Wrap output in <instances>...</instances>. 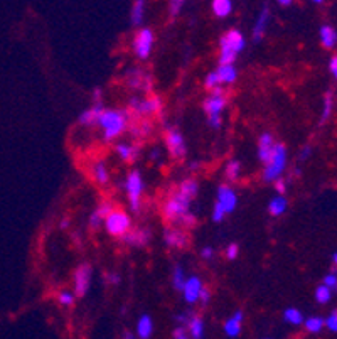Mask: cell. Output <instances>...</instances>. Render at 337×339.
Segmentation results:
<instances>
[{
    "instance_id": "30",
    "label": "cell",
    "mask_w": 337,
    "mask_h": 339,
    "mask_svg": "<svg viewBox=\"0 0 337 339\" xmlns=\"http://www.w3.org/2000/svg\"><path fill=\"white\" fill-rule=\"evenodd\" d=\"M179 191L180 193H184L186 196H189L191 199H194L197 196V193H199V182H197L196 179H186V181L180 182Z\"/></svg>"
},
{
    "instance_id": "33",
    "label": "cell",
    "mask_w": 337,
    "mask_h": 339,
    "mask_svg": "<svg viewBox=\"0 0 337 339\" xmlns=\"http://www.w3.org/2000/svg\"><path fill=\"white\" fill-rule=\"evenodd\" d=\"M283 319H285V322H289V324H292V326H300L303 322V314L300 312L298 309L290 307V309H287L285 312H283Z\"/></svg>"
},
{
    "instance_id": "22",
    "label": "cell",
    "mask_w": 337,
    "mask_h": 339,
    "mask_svg": "<svg viewBox=\"0 0 337 339\" xmlns=\"http://www.w3.org/2000/svg\"><path fill=\"white\" fill-rule=\"evenodd\" d=\"M217 78H219V83L221 85H233L234 81L238 80V71L234 68L233 63L228 64H219V68L216 69Z\"/></svg>"
},
{
    "instance_id": "61",
    "label": "cell",
    "mask_w": 337,
    "mask_h": 339,
    "mask_svg": "<svg viewBox=\"0 0 337 339\" xmlns=\"http://www.w3.org/2000/svg\"><path fill=\"white\" fill-rule=\"evenodd\" d=\"M312 2H314V3H317V5H322V3L326 2V0H312Z\"/></svg>"
},
{
    "instance_id": "58",
    "label": "cell",
    "mask_w": 337,
    "mask_h": 339,
    "mask_svg": "<svg viewBox=\"0 0 337 339\" xmlns=\"http://www.w3.org/2000/svg\"><path fill=\"white\" fill-rule=\"evenodd\" d=\"M189 167H191V170H199L201 162H191V164H189Z\"/></svg>"
},
{
    "instance_id": "35",
    "label": "cell",
    "mask_w": 337,
    "mask_h": 339,
    "mask_svg": "<svg viewBox=\"0 0 337 339\" xmlns=\"http://www.w3.org/2000/svg\"><path fill=\"white\" fill-rule=\"evenodd\" d=\"M332 107H334V98H332V93H327L326 100H324V110H322V117H320V125H324L326 122L331 118L332 115Z\"/></svg>"
},
{
    "instance_id": "3",
    "label": "cell",
    "mask_w": 337,
    "mask_h": 339,
    "mask_svg": "<svg viewBox=\"0 0 337 339\" xmlns=\"http://www.w3.org/2000/svg\"><path fill=\"white\" fill-rule=\"evenodd\" d=\"M245 36L238 29H229L219 39V64L234 63L241 51L245 49Z\"/></svg>"
},
{
    "instance_id": "32",
    "label": "cell",
    "mask_w": 337,
    "mask_h": 339,
    "mask_svg": "<svg viewBox=\"0 0 337 339\" xmlns=\"http://www.w3.org/2000/svg\"><path fill=\"white\" fill-rule=\"evenodd\" d=\"M303 326H305V331L310 334H317L322 331V328L326 326V322H324V319H320V317H307L305 321H303Z\"/></svg>"
},
{
    "instance_id": "28",
    "label": "cell",
    "mask_w": 337,
    "mask_h": 339,
    "mask_svg": "<svg viewBox=\"0 0 337 339\" xmlns=\"http://www.w3.org/2000/svg\"><path fill=\"white\" fill-rule=\"evenodd\" d=\"M212 14L217 19H226L233 12V2L231 0H212Z\"/></svg>"
},
{
    "instance_id": "4",
    "label": "cell",
    "mask_w": 337,
    "mask_h": 339,
    "mask_svg": "<svg viewBox=\"0 0 337 339\" xmlns=\"http://www.w3.org/2000/svg\"><path fill=\"white\" fill-rule=\"evenodd\" d=\"M191 203H192V199L189 198V196L177 191V193H174L170 198L166 199V203H164V206H162L164 218H166L167 221L179 223L180 219L191 211L189 210V208H191Z\"/></svg>"
},
{
    "instance_id": "1",
    "label": "cell",
    "mask_w": 337,
    "mask_h": 339,
    "mask_svg": "<svg viewBox=\"0 0 337 339\" xmlns=\"http://www.w3.org/2000/svg\"><path fill=\"white\" fill-rule=\"evenodd\" d=\"M130 112L128 110H118V108H103L98 117L96 125L100 127L101 135L105 142H113L122 135L128 125Z\"/></svg>"
},
{
    "instance_id": "8",
    "label": "cell",
    "mask_w": 337,
    "mask_h": 339,
    "mask_svg": "<svg viewBox=\"0 0 337 339\" xmlns=\"http://www.w3.org/2000/svg\"><path fill=\"white\" fill-rule=\"evenodd\" d=\"M128 112L138 118L162 115V100L159 96L131 98L128 101Z\"/></svg>"
},
{
    "instance_id": "52",
    "label": "cell",
    "mask_w": 337,
    "mask_h": 339,
    "mask_svg": "<svg viewBox=\"0 0 337 339\" xmlns=\"http://www.w3.org/2000/svg\"><path fill=\"white\" fill-rule=\"evenodd\" d=\"M329 71L331 75H334V78H337V56H332L331 63H329Z\"/></svg>"
},
{
    "instance_id": "21",
    "label": "cell",
    "mask_w": 337,
    "mask_h": 339,
    "mask_svg": "<svg viewBox=\"0 0 337 339\" xmlns=\"http://www.w3.org/2000/svg\"><path fill=\"white\" fill-rule=\"evenodd\" d=\"M115 152L123 162H133L138 157V149L133 144H126V142H117L115 144Z\"/></svg>"
},
{
    "instance_id": "55",
    "label": "cell",
    "mask_w": 337,
    "mask_h": 339,
    "mask_svg": "<svg viewBox=\"0 0 337 339\" xmlns=\"http://www.w3.org/2000/svg\"><path fill=\"white\" fill-rule=\"evenodd\" d=\"M108 282L110 284H118V282H120V275H118V273H110Z\"/></svg>"
},
{
    "instance_id": "20",
    "label": "cell",
    "mask_w": 337,
    "mask_h": 339,
    "mask_svg": "<svg viewBox=\"0 0 337 339\" xmlns=\"http://www.w3.org/2000/svg\"><path fill=\"white\" fill-rule=\"evenodd\" d=\"M101 110V103H93V107L86 108L81 112V115L78 117V124L80 125H86V127H91V125H96L98 122V117H100Z\"/></svg>"
},
{
    "instance_id": "19",
    "label": "cell",
    "mask_w": 337,
    "mask_h": 339,
    "mask_svg": "<svg viewBox=\"0 0 337 339\" xmlns=\"http://www.w3.org/2000/svg\"><path fill=\"white\" fill-rule=\"evenodd\" d=\"M268 20H270V10H268V7H263L260 15H258V19H256V22H254V26H253L254 42H260L263 39V36H265V32H266V26H268Z\"/></svg>"
},
{
    "instance_id": "23",
    "label": "cell",
    "mask_w": 337,
    "mask_h": 339,
    "mask_svg": "<svg viewBox=\"0 0 337 339\" xmlns=\"http://www.w3.org/2000/svg\"><path fill=\"white\" fill-rule=\"evenodd\" d=\"M186 324H187V331H189V338H192V339L204 338V321L201 316L192 314V316L187 319Z\"/></svg>"
},
{
    "instance_id": "62",
    "label": "cell",
    "mask_w": 337,
    "mask_h": 339,
    "mask_svg": "<svg viewBox=\"0 0 337 339\" xmlns=\"http://www.w3.org/2000/svg\"><path fill=\"white\" fill-rule=\"evenodd\" d=\"M137 334H131V333H125V338H135Z\"/></svg>"
},
{
    "instance_id": "24",
    "label": "cell",
    "mask_w": 337,
    "mask_h": 339,
    "mask_svg": "<svg viewBox=\"0 0 337 339\" xmlns=\"http://www.w3.org/2000/svg\"><path fill=\"white\" fill-rule=\"evenodd\" d=\"M93 179L98 186H108L110 184V170L103 161H98L93 166Z\"/></svg>"
},
{
    "instance_id": "46",
    "label": "cell",
    "mask_w": 337,
    "mask_h": 339,
    "mask_svg": "<svg viewBox=\"0 0 337 339\" xmlns=\"http://www.w3.org/2000/svg\"><path fill=\"white\" fill-rule=\"evenodd\" d=\"M324 285H327L331 291H337V275L336 273H327L324 277Z\"/></svg>"
},
{
    "instance_id": "60",
    "label": "cell",
    "mask_w": 337,
    "mask_h": 339,
    "mask_svg": "<svg viewBox=\"0 0 337 339\" xmlns=\"http://www.w3.org/2000/svg\"><path fill=\"white\" fill-rule=\"evenodd\" d=\"M332 263H334V267H337V252L332 255Z\"/></svg>"
},
{
    "instance_id": "25",
    "label": "cell",
    "mask_w": 337,
    "mask_h": 339,
    "mask_svg": "<svg viewBox=\"0 0 337 339\" xmlns=\"http://www.w3.org/2000/svg\"><path fill=\"white\" fill-rule=\"evenodd\" d=\"M289 208V201H287L285 194H277L272 201L268 203V213L273 216V218H278L287 211Z\"/></svg>"
},
{
    "instance_id": "16",
    "label": "cell",
    "mask_w": 337,
    "mask_h": 339,
    "mask_svg": "<svg viewBox=\"0 0 337 339\" xmlns=\"http://www.w3.org/2000/svg\"><path fill=\"white\" fill-rule=\"evenodd\" d=\"M150 238H152V233L149 228H138V230H130L122 238V242L130 245V247H147Z\"/></svg>"
},
{
    "instance_id": "2",
    "label": "cell",
    "mask_w": 337,
    "mask_h": 339,
    "mask_svg": "<svg viewBox=\"0 0 337 339\" xmlns=\"http://www.w3.org/2000/svg\"><path fill=\"white\" fill-rule=\"evenodd\" d=\"M226 105H228V98L224 95V89L217 86L209 91V96L204 100L203 108L208 115V125L212 130H219L223 127V115Z\"/></svg>"
},
{
    "instance_id": "26",
    "label": "cell",
    "mask_w": 337,
    "mask_h": 339,
    "mask_svg": "<svg viewBox=\"0 0 337 339\" xmlns=\"http://www.w3.org/2000/svg\"><path fill=\"white\" fill-rule=\"evenodd\" d=\"M320 36V44H322L326 49H332L336 47L337 44V32L332 26H322L319 31Z\"/></svg>"
},
{
    "instance_id": "44",
    "label": "cell",
    "mask_w": 337,
    "mask_h": 339,
    "mask_svg": "<svg viewBox=\"0 0 337 339\" xmlns=\"http://www.w3.org/2000/svg\"><path fill=\"white\" fill-rule=\"evenodd\" d=\"M324 322H326V328L331 331V333H337V310H332Z\"/></svg>"
},
{
    "instance_id": "37",
    "label": "cell",
    "mask_w": 337,
    "mask_h": 339,
    "mask_svg": "<svg viewBox=\"0 0 337 339\" xmlns=\"http://www.w3.org/2000/svg\"><path fill=\"white\" fill-rule=\"evenodd\" d=\"M332 297V291L327 287V285H319L317 289H315V300L319 302V304H327L329 300H331Z\"/></svg>"
},
{
    "instance_id": "15",
    "label": "cell",
    "mask_w": 337,
    "mask_h": 339,
    "mask_svg": "<svg viewBox=\"0 0 337 339\" xmlns=\"http://www.w3.org/2000/svg\"><path fill=\"white\" fill-rule=\"evenodd\" d=\"M164 242L168 248L182 250L189 245V235L180 228H168V230L164 231Z\"/></svg>"
},
{
    "instance_id": "43",
    "label": "cell",
    "mask_w": 337,
    "mask_h": 339,
    "mask_svg": "<svg viewBox=\"0 0 337 339\" xmlns=\"http://www.w3.org/2000/svg\"><path fill=\"white\" fill-rule=\"evenodd\" d=\"M211 218L214 223H223V219L226 218V211L217 203H214V210H212V213H211Z\"/></svg>"
},
{
    "instance_id": "41",
    "label": "cell",
    "mask_w": 337,
    "mask_h": 339,
    "mask_svg": "<svg viewBox=\"0 0 337 339\" xmlns=\"http://www.w3.org/2000/svg\"><path fill=\"white\" fill-rule=\"evenodd\" d=\"M184 3H186V0H168V12H170L172 17H177Z\"/></svg>"
},
{
    "instance_id": "53",
    "label": "cell",
    "mask_w": 337,
    "mask_h": 339,
    "mask_svg": "<svg viewBox=\"0 0 337 339\" xmlns=\"http://www.w3.org/2000/svg\"><path fill=\"white\" fill-rule=\"evenodd\" d=\"M101 98H103V91H101V88H94L93 101H94V103H101Z\"/></svg>"
},
{
    "instance_id": "17",
    "label": "cell",
    "mask_w": 337,
    "mask_h": 339,
    "mask_svg": "<svg viewBox=\"0 0 337 339\" xmlns=\"http://www.w3.org/2000/svg\"><path fill=\"white\" fill-rule=\"evenodd\" d=\"M275 138L272 133H263V135L258 138V159L265 164L266 161H268L270 157H272V152L275 149Z\"/></svg>"
},
{
    "instance_id": "13",
    "label": "cell",
    "mask_w": 337,
    "mask_h": 339,
    "mask_svg": "<svg viewBox=\"0 0 337 339\" xmlns=\"http://www.w3.org/2000/svg\"><path fill=\"white\" fill-rule=\"evenodd\" d=\"M126 85H128V88H131V89H145V91H150L152 80L143 69L131 68L130 71L126 73Z\"/></svg>"
},
{
    "instance_id": "12",
    "label": "cell",
    "mask_w": 337,
    "mask_h": 339,
    "mask_svg": "<svg viewBox=\"0 0 337 339\" xmlns=\"http://www.w3.org/2000/svg\"><path fill=\"white\" fill-rule=\"evenodd\" d=\"M216 203L219 204V206L226 211V214L233 213V211L236 210V206H238V194H236V191H234L229 184L219 186V189H217Z\"/></svg>"
},
{
    "instance_id": "14",
    "label": "cell",
    "mask_w": 337,
    "mask_h": 339,
    "mask_svg": "<svg viewBox=\"0 0 337 339\" xmlns=\"http://www.w3.org/2000/svg\"><path fill=\"white\" fill-rule=\"evenodd\" d=\"M203 282H201L199 277L196 275H191L187 277L186 282H184V287H182V297L184 300L187 302V304H196V302H199V294L203 291Z\"/></svg>"
},
{
    "instance_id": "9",
    "label": "cell",
    "mask_w": 337,
    "mask_h": 339,
    "mask_svg": "<svg viewBox=\"0 0 337 339\" xmlns=\"http://www.w3.org/2000/svg\"><path fill=\"white\" fill-rule=\"evenodd\" d=\"M155 44V34L154 31L149 29V27H140L137 32H135L133 38V52L140 61H147L152 54V49H154Z\"/></svg>"
},
{
    "instance_id": "39",
    "label": "cell",
    "mask_w": 337,
    "mask_h": 339,
    "mask_svg": "<svg viewBox=\"0 0 337 339\" xmlns=\"http://www.w3.org/2000/svg\"><path fill=\"white\" fill-rule=\"evenodd\" d=\"M115 210V206H113V203L110 201V199H103L100 204H98V208H96V213L101 216V218H106L112 211Z\"/></svg>"
},
{
    "instance_id": "45",
    "label": "cell",
    "mask_w": 337,
    "mask_h": 339,
    "mask_svg": "<svg viewBox=\"0 0 337 339\" xmlns=\"http://www.w3.org/2000/svg\"><path fill=\"white\" fill-rule=\"evenodd\" d=\"M103 221H105V218H101V216L94 211V213L89 216V228H91V230H98V228L103 224Z\"/></svg>"
},
{
    "instance_id": "27",
    "label": "cell",
    "mask_w": 337,
    "mask_h": 339,
    "mask_svg": "<svg viewBox=\"0 0 337 339\" xmlns=\"http://www.w3.org/2000/svg\"><path fill=\"white\" fill-rule=\"evenodd\" d=\"M154 334V321L150 316H142L137 322V338L140 339H149Z\"/></svg>"
},
{
    "instance_id": "42",
    "label": "cell",
    "mask_w": 337,
    "mask_h": 339,
    "mask_svg": "<svg viewBox=\"0 0 337 339\" xmlns=\"http://www.w3.org/2000/svg\"><path fill=\"white\" fill-rule=\"evenodd\" d=\"M238 255H240V247H238V243H229L224 250V256L228 260H236Z\"/></svg>"
},
{
    "instance_id": "40",
    "label": "cell",
    "mask_w": 337,
    "mask_h": 339,
    "mask_svg": "<svg viewBox=\"0 0 337 339\" xmlns=\"http://www.w3.org/2000/svg\"><path fill=\"white\" fill-rule=\"evenodd\" d=\"M150 132H152V125L149 122H143V124L137 125L133 130H131V133L137 137H147V135H150Z\"/></svg>"
},
{
    "instance_id": "56",
    "label": "cell",
    "mask_w": 337,
    "mask_h": 339,
    "mask_svg": "<svg viewBox=\"0 0 337 339\" xmlns=\"http://www.w3.org/2000/svg\"><path fill=\"white\" fill-rule=\"evenodd\" d=\"M150 159H152V161H159V159H160V150L159 149H152Z\"/></svg>"
},
{
    "instance_id": "38",
    "label": "cell",
    "mask_w": 337,
    "mask_h": 339,
    "mask_svg": "<svg viewBox=\"0 0 337 339\" xmlns=\"http://www.w3.org/2000/svg\"><path fill=\"white\" fill-rule=\"evenodd\" d=\"M217 86H221L219 78H217V73L216 71H211L206 78H204V88H206L208 91H211V89H214Z\"/></svg>"
},
{
    "instance_id": "34",
    "label": "cell",
    "mask_w": 337,
    "mask_h": 339,
    "mask_svg": "<svg viewBox=\"0 0 337 339\" xmlns=\"http://www.w3.org/2000/svg\"><path fill=\"white\" fill-rule=\"evenodd\" d=\"M186 272H184V268L177 265V267L174 268V272H172V285H174V289H177V291H182L184 287V282H186Z\"/></svg>"
},
{
    "instance_id": "49",
    "label": "cell",
    "mask_w": 337,
    "mask_h": 339,
    "mask_svg": "<svg viewBox=\"0 0 337 339\" xmlns=\"http://www.w3.org/2000/svg\"><path fill=\"white\" fill-rule=\"evenodd\" d=\"M273 182H275V191H277V194H285L287 193V184H285L283 179L278 177L277 181H273Z\"/></svg>"
},
{
    "instance_id": "31",
    "label": "cell",
    "mask_w": 337,
    "mask_h": 339,
    "mask_svg": "<svg viewBox=\"0 0 337 339\" xmlns=\"http://www.w3.org/2000/svg\"><path fill=\"white\" fill-rule=\"evenodd\" d=\"M241 174V162L240 161H229L228 164L224 167V175L228 181H238V177H240Z\"/></svg>"
},
{
    "instance_id": "36",
    "label": "cell",
    "mask_w": 337,
    "mask_h": 339,
    "mask_svg": "<svg viewBox=\"0 0 337 339\" xmlns=\"http://www.w3.org/2000/svg\"><path fill=\"white\" fill-rule=\"evenodd\" d=\"M75 300H76V294L69 291H61L57 294V304L61 307H71V305H75Z\"/></svg>"
},
{
    "instance_id": "5",
    "label": "cell",
    "mask_w": 337,
    "mask_h": 339,
    "mask_svg": "<svg viewBox=\"0 0 337 339\" xmlns=\"http://www.w3.org/2000/svg\"><path fill=\"white\" fill-rule=\"evenodd\" d=\"M287 166V147L283 144H275V149L272 152V157L265 162L261 179L265 182H273L283 174Z\"/></svg>"
},
{
    "instance_id": "11",
    "label": "cell",
    "mask_w": 337,
    "mask_h": 339,
    "mask_svg": "<svg viewBox=\"0 0 337 339\" xmlns=\"http://www.w3.org/2000/svg\"><path fill=\"white\" fill-rule=\"evenodd\" d=\"M93 280V268L88 263H81L75 270L73 275V285H75V294L76 297H83L88 294L89 287H91Z\"/></svg>"
},
{
    "instance_id": "48",
    "label": "cell",
    "mask_w": 337,
    "mask_h": 339,
    "mask_svg": "<svg viewBox=\"0 0 337 339\" xmlns=\"http://www.w3.org/2000/svg\"><path fill=\"white\" fill-rule=\"evenodd\" d=\"M179 223L182 224V226H186V228H191V226H194V224H196V216L192 214L191 211H189V213L184 216V218L180 219Z\"/></svg>"
},
{
    "instance_id": "29",
    "label": "cell",
    "mask_w": 337,
    "mask_h": 339,
    "mask_svg": "<svg viewBox=\"0 0 337 339\" xmlns=\"http://www.w3.org/2000/svg\"><path fill=\"white\" fill-rule=\"evenodd\" d=\"M143 17H145V0H133V7H131L130 12L131 26H142Z\"/></svg>"
},
{
    "instance_id": "57",
    "label": "cell",
    "mask_w": 337,
    "mask_h": 339,
    "mask_svg": "<svg viewBox=\"0 0 337 339\" xmlns=\"http://www.w3.org/2000/svg\"><path fill=\"white\" fill-rule=\"evenodd\" d=\"M292 2H294V0H277V3H278V5H282V7H289Z\"/></svg>"
},
{
    "instance_id": "18",
    "label": "cell",
    "mask_w": 337,
    "mask_h": 339,
    "mask_svg": "<svg viewBox=\"0 0 337 339\" xmlns=\"http://www.w3.org/2000/svg\"><path fill=\"white\" fill-rule=\"evenodd\" d=\"M241 324H243V312H241V310H236L231 317H228V319L224 321V326H223L224 334L228 338H238L241 333Z\"/></svg>"
},
{
    "instance_id": "51",
    "label": "cell",
    "mask_w": 337,
    "mask_h": 339,
    "mask_svg": "<svg viewBox=\"0 0 337 339\" xmlns=\"http://www.w3.org/2000/svg\"><path fill=\"white\" fill-rule=\"evenodd\" d=\"M212 256H214V250H212L211 247H204L203 250H201V258L203 260H211Z\"/></svg>"
},
{
    "instance_id": "54",
    "label": "cell",
    "mask_w": 337,
    "mask_h": 339,
    "mask_svg": "<svg viewBox=\"0 0 337 339\" xmlns=\"http://www.w3.org/2000/svg\"><path fill=\"white\" fill-rule=\"evenodd\" d=\"M310 152H312V149H310L309 145H307V147H303V149L300 150V155H298V159H300V161H305V159H309Z\"/></svg>"
},
{
    "instance_id": "59",
    "label": "cell",
    "mask_w": 337,
    "mask_h": 339,
    "mask_svg": "<svg viewBox=\"0 0 337 339\" xmlns=\"http://www.w3.org/2000/svg\"><path fill=\"white\" fill-rule=\"evenodd\" d=\"M59 226H61V230H66V228L69 226V221H68V219H63V221H61V224H59Z\"/></svg>"
},
{
    "instance_id": "7",
    "label": "cell",
    "mask_w": 337,
    "mask_h": 339,
    "mask_svg": "<svg viewBox=\"0 0 337 339\" xmlns=\"http://www.w3.org/2000/svg\"><path fill=\"white\" fill-rule=\"evenodd\" d=\"M125 193L128 198L130 210L138 213L142 208V194H143V179L138 170H130L125 179Z\"/></svg>"
},
{
    "instance_id": "47",
    "label": "cell",
    "mask_w": 337,
    "mask_h": 339,
    "mask_svg": "<svg viewBox=\"0 0 337 339\" xmlns=\"http://www.w3.org/2000/svg\"><path fill=\"white\" fill-rule=\"evenodd\" d=\"M172 338H174V339H186V338H189L187 326H177V328L174 329V333H172Z\"/></svg>"
},
{
    "instance_id": "10",
    "label": "cell",
    "mask_w": 337,
    "mask_h": 339,
    "mask_svg": "<svg viewBox=\"0 0 337 339\" xmlns=\"http://www.w3.org/2000/svg\"><path fill=\"white\" fill-rule=\"evenodd\" d=\"M166 145H167V150L168 154L172 155L174 159H184L187 154V149H186V140H184V135L182 132H180L179 128H175V127H170L166 130Z\"/></svg>"
},
{
    "instance_id": "50",
    "label": "cell",
    "mask_w": 337,
    "mask_h": 339,
    "mask_svg": "<svg viewBox=\"0 0 337 339\" xmlns=\"http://www.w3.org/2000/svg\"><path fill=\"white\" fill-rule=\"evenodd\" d=\"M209 300H211V292H209L206 287H203V291L199 294V302L203 305H206V304H209Z\"/></svg>"
},
{
    "instance_id": "6",
    "label": "cell",
    "mask_w": 337,
    "mask_h": 339,
    "mask_svg": "<svg viewBox=\"0 0 337 339\" xmlns=\"http://www.w3.org/2000/svg\"><path fill=\"white\" fill-rule=\"evenodd\" d=\"M105 230L110 236L122 240L131 230V218L126 211L123 210H113L112 213L105 218Z\"/></svg>"
}]
</instances>
